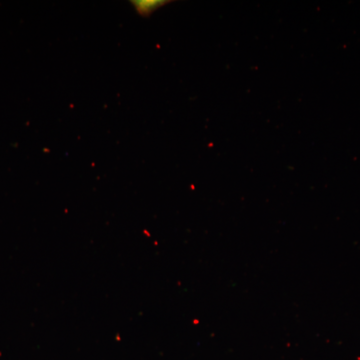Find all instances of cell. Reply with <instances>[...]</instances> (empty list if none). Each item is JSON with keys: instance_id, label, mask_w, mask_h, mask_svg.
Listing matches in <instances>:
<instances>
[{"instance_id": "obj_1", "label": "cell", "mask_w": 360, "mask_h": 360, "mask_svg": "<svg viewBox=\"0 0 360 360\" xmlns=\"http://www.w3.org/2000/svg\"><path fill=\"white\" fill-rule=\"evenodd\" d=\"M170 1L167 0H134L132 4L136 13L143 18H148L160 7L167 6Z\"/></svg>"}]
</instances>
